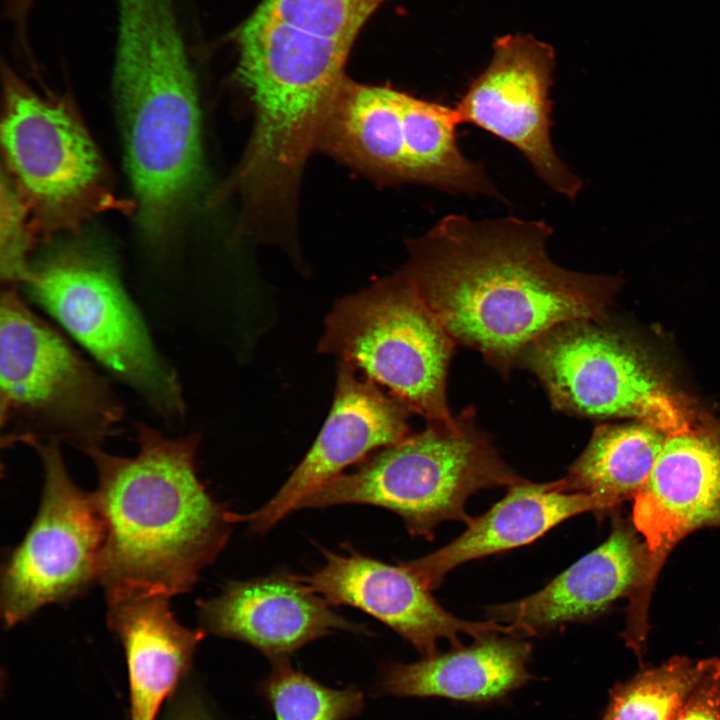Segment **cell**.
I'll use <instances>...</instances> for the list:
<instances>
[{"label": "cell", "instance_id": "obj_1", "mask_svg": "<svg viewBox=\"0 0 720 720\" xmlns=\"http://www.w3.org/2000/svg\"><path fill=\"white\" fill-rule=\"evenodd\" d=\"M552 234L544 220L447 215L408 241L401 272L456 344L508 376L555 327L600 319L616 288L613 278L554 263Z\"/></svg>", "mask_w": 720, "mask_h": 720}, {"label": "cell", "instance_id": "obj_2", "mask_svg": "<svg viewBox=\"0 0 720 720\" xmlns=\"http://www.w3.org/2000/svg\"><path fill=\"white\" fill-rule=\"evenodd\" d=\"M138 452H84L97 471L93 492L105 528L99 584L107 602L189 592L224 549L235 514L197 474V433L168 437L135 424Z\"/></svg>", "mask_w": 720, "mask_h": 720}, {"label": "cell", "instance_id": "obj_3", "mask_svg": "<svg viewBox=\"0 0 720 720\" xmlns=\"http://www.w3.org/2000/svg\"><path fill=\"white\" fill-rule=\"evenodd\" d=\"M113 89L138 221L160 237L201 169L195 75L175 0H115Z\"/></svg>", "mask_w": 720, "mask_h": 720}, {"label": "cell", "instance_id": "obj_4", "mask_svg": "<svg viewBox=\"0 0 720 720\" xmlns=\"http://www.w3.org/2000/svg\"><path fill=\"white\" fill-rule=\"evenodd\" d=\"M356 0H264L237 32L238 75L255 109L251 150L277 164L318 145L359 31Z\"/></svg>", "mask_w": 720, "mask_h": 720}, {"label": "cell", "instance_id": "obj_5", "mask_svg": "<svg viewBox=\"0 0 720 720\" xmlns=\"http://www.w3.org/2000/svg\"><path fill=\"white\" fill-rule=\"evenodd\" d=\"M521 480L477 425L474 409L467 408L454 424L429 422L421 432L374 452L305 497L297 510L378 506L398 514L412 536L432 540L441 522L471 520L465 505L472 494Z\"/></svg>", "mask_w": 720, "mask_h": 720}, {"label": "cell", "instance_id": "obj_6", "mask_svg": "<svg viewBox=\"0 0 720 720\" xmlns=\"http://www.w3.org/2000/svg\"><path fill=\"white\" fill-rule=\"evenodd\" d=\"M124 406L101 375L17 287L0 299L2 443L67 442L83 452L118 434Z\"/></svg>", "mask_w": 720, "mask_h": 720}, {"label": "cell", "instance_id": "obj_7", "mask_svg": "<svg viewBox=\"0 0 720 720\" xmlns=\"http://www.w3.org/2000/svg\"><path fill=\"white\" fill-rule=\"evenodd\" d=\"M455 345L400 271L337 300L318 350L385 387L429 422L454 424L446 385Z\"/></svg>", "mask_w": 720, "mask_h": 720}, {"label": "cell", "instance_id": "obj_8", "mask_svg": "<svg viewBox=\"0 0 720 720\" xmlns=\"http://www.w3.org/2000/svg\"><path fill=\"white\" fill-rule=\"evenodd\" d=\"M23 283L39 306L164 420L183 418L178 376L155 347L106 255L79 246L58 249L30 265Z\"/></svg>", "mask_w": 720, "mask_h": 720}, {"label": "cell", "instance_id": "obj_9", "mask_svg": "<svg viewBox=\"0 0 720 720\" xmlns=\"http://www.w3.org/2000/svg\"><path fill=\"white\" fill-rule=\"evenodd\" d=\"M559 325L524 352L520 363L546 390L552 406L587 418H630L667 435L699 416L632 342L598 324Z\"/></svg>", "mask_w": 720, "mask_h": 720}, {"label": "cell", "instance_id": "obj_10", "mask_svg": "<svg viewBox=\"0 0 720 720\" xmlns=\"http://www.w3.org/2000/svg\"><path fill=\"white\" fill-rule=\"evenodd\" d=\"M56 441H34L44 485L38 512L1 570L0 610L12 628L99 583L105 528L94 494L71 478Z\"/></svg>", "mask_w": 720, "mask_h": 720}, {"label": "cell", "instance_id": "obj_11", "mask_svg": "<svg viewBox=\"0 0 720 720\" xmlns=\"http://www.w3.org/2000/svg\"><path fill=\"white\" fill-rule=\"evenodd\" d=\"M2 146L16 187L44 221L70 224L103 201L105 169L88 131L63 100L2 64Z\"/></svg>", "mask_w": 720, "mask_h": 720}, {"label": "cell", "instance_id": "obj_12", "mask_svg": "<svg viewBox=\"0 0 720 720\" xmlns=\"http://www.w3.org/2000/svg\"><path fill=\"white\" fill-rule=\"evenodd\" d=\"M632 523L645 541L649 565L629 596L623 638L642 644L649 634L651 596L669 553L687 535L720 527V424L698 416L667 436L644 485L633 497Z\"/></svg>", "mask_w": 720, "mask_h": 720}, {"label": "cell", "instance_id": "obj_13", "mask_svg": "<svg viewBox=\"0 0 720 720\" xmlns=\"http://www.w3.org/2000/svg\"><path fill=\"white\" fill-rule=\"evenodd\" d=\"M553 48L526 34L494 42L489 65L454 106L460 122L511 144L554 192L574 199L583 182L558 157L550 136Z\"/></svg>", "mask_w": 720, "mask_h": 720}, {"label": "cell", "instance_id": "obj_14", "mask_svg": "<svg viewBox=\"0 0 720 720\" xmlns=\"http://www.w3.org/2000/svg\"><path fill=\"white\" fill-rule=\"evenodd\" d=\"M411 411L352 366L339 362L333 404L313 445L277 493L236 522L264 533L308 495L374 452L410 434Z\"/></svg>", "mask_w": 720, "mask_h": 720}, {"label": "cell", "instance_id": "obj_15", "mask_svg": "<svg viewBox=\"0 0 720 720\" xmlns=\"http://www.w3.org/2000/svg\"><path fill=\"white\" fill-rule=\"evenodd\" d=\"M323 552L320 568L296 578L330 605L354 607L381 621L423 657L438 652L440 639L448 640L453 648L461 647V634L475 639L491 633L520 636L514 626L456 617L399 563L389 565L352 549L347 554Z\"/></svg>", "mask_w": 720, "mask_h": 720}, {"label": "cell", "instance_id": "obj_16", "mask_svg": "<svg viewBox=\"0 0 720 720\" xmlns=\"http://www.w3.org/2000/svg\"><path fill=\"white\" fill-rule=\"evenodd\" d=\"M197 606L206 633L250 644L273 662L336 630L369 634L292 574L231 581Z\"/></svg>", "mask_w": 720, "mask_h": 720}, {"label": "cell", "instance_id": "obj_17", "mask_svg": "<svg viewBox=\"0 0 720 720\" xmlns=\"http://www.w3.org/2000/svg\"><path fill=\"white\" fill-rule=\"evenodd\" d=\"M650 553L632 520L614 518L608 538L543 589L487 609L490 620L514 626L521 636L594 619L630 596L643 582Z\"/></svg>", "mask_w": 720, "mask_h": 720}, {"label": "cell", "instance_id": "obj_18", "mask_svg": "<svg viewBox=\"0 0 720 720\" xmlns=\"http://www.w3.org/2000/svg\"><path fill=\"white\" fill-rule=\"evenodd\" d=\"M619 505L598 494L564 491L559 480L533 483L523 479L509 486L484 514L472 517L453 541L421 558L398 563L434 590L461 564L530 544L575 515L600 516Z\"/></svg>", "mask_w": 720, "mask_h": 720}, {"label": "cell", "instance_id": "obj_19", "mask_svg": "<svg viewBox=\"0 0 720 720\" xmlns=\"http://www.w3.org/2000/svg\"><path fill=\"white\" fill-rule=\"evenodd\" d=\"M499 634H488L469 646L437 652L413 663H387L376 693L465 702L506 696L529 681L532 646L520 636Z\"/></svg>", "mask_w": 720, "mask_h": 720}, {"label": "cell", "instance_id": "obj_20", "mask_svg": "<svg viewBox=\"0 0 720 720\" xmlns=\"http://www.w3.org/2000/svg\"><path fill=\"white\" fill-rule=\"evenodd\" d=\"M169 602L158 595L107 602L108 627L127 661L130 720H157L206 634L178 622Z\"/></svg>", "mask_w": 720, "mask_h": 720}, {"label": "cell", "instance_id": "obj_21", "mask_svg": "<svg viewBox=\"0 0 720 720\" xmlns=\"http://www.w3.org/2000/svg\"><path fill=\"white\" fill-rule=\"evenodd\" d=\"M402 144L409 182L467 194L499 196L484 168L456 140L455 107L402 92Z\"/></svg>", "mask_w": 720, "mask_h": 720}, {"label": "cell", "instance_id": "obj_22", "mask_svg": "<svg viewBox=\"0 0 720 720\" xmlns=\"http://www.w3.org/2000/svg\"><path fill=\"white\" fill-rule=\"evenodd\" d=\"M667 434L643 423L597 426L583 452L559 479L562 490L598 494L623 503L649 477Z\"/></svg>", "mask_w": 720, "mask_h": 720}, {"label": "cell", "instance_id": "obj_23", "mask_svg": "<svg viewBox=\"0 0 720 720\" xmlns=\"http://www.w3.org/2000/svg\"><path fill=\"white\" fill-rule=\"evenodd\" d=\"M701 668L702 659L673 656L639 671L610 690L601 720H670Z\"/></svg>", "mask_w": 720, "mask_h": 720}, {"label": "cell", "instance_id": "obj_24", "mask_svg": "<svg viewBox=\"0 0 720 720\" xmlns=\"http://www.w3.org/2000/svg\"><path fill=\"white\" fill-rule=\"evenodd\" d=\"M273 663L260 691L276 720H348L363 709L364 696L359 688L332 689L294 669L288 659Z\"/></svg>", "mask_w": 720, "mask_h": 720}, {"label": "cell", "instance_id": "obj_25", "mask_svg": "<svg viewBox=\"0 0 720 720\" xmlns=\"http://www.w3.org/2000/svg\"><path fill=\"white\" fill-rule=\"evenodd\" d=\"M29 207L11 177H1L0 275L3 287L23 283L30 268L35 232Z\"/></svg>", "mask_w": 720, "mask_h": 720}, {"label": "cell", "instance_id": "obj_26", "mask_svg": "<svg viewBox=\"0 0 720 720\" xmlns=\"http://www.w3.org/2000/svg\"><path fill=\"white\" fill-rule=\"evenodd\" d=\"M670 720H720V659H702V668Z\"/></svg>", "mask_w": 720, "mask_h": 720}, {"label": "cell", "instance_id": "obj_27", "mask_svg": "<svg viewBox=\"0 0 720 720\" xmlns=\"http://www.w3.org/2000/svg\"><path fill=\"white\" fill-rule=\"evenodd\" d=\"M383 0H356L355 18L359 29Z\"/></svg>", "mask_w": 720, "mask_h": 720}, {"label": "cell", "instance_id": "obj_28", "mask_svg": "<svg viewBox=\"0 0 720 720\" xmlns=\"http://www.w3.org/2000/svg\"><path fill=\"white\" fill-rule=\"evenodd\" d=\"M179 720H211L207 713L200 707H192L184 713Z\"/></svg>", "mask_w": 720, "mask_h": 720}]
</instances>
